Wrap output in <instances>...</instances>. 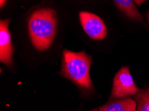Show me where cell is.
<instances>
[{
	"instance_id": "obj_1",
	"label": "cell",
	"mask_w": 149,
	"mask_h": 111,
	"mask_svg": "<svg viewBox=\"0 0 149 111\" xmlns=\"http://www.w3.org/2000/svg\"><path fill=\"white\" fill-rule=\"evenodd\" d=\"M58 28L57 13L51 8L35 11L28 21L31 41L37 50L44 51L52 44Z\"/></svg>"
},
{
	"instance_id": "obj_2",
	"label": "cell",
	"mask_w": 149,
	"mask_h": 111,
	"mask_svg": "<svg viewBox=\"0 0 149 111\" xmlns=\"http://www.w3.org/2000/svg\"><path fill=\"white\" fill-rule=\"evenodd\" d=\"M90 66L91 57L85 52L63 51L62 74L79 87L87 89L92 88Z\"/></svg>"
},
{
	"instance_id": "obj_3",
	"label": "cell",
	"mask_w": 149,
	"mask_h": 111,
	"mask_svg": "<svg viewBox=\"0 0 149 111\" xmlns=\"http://www.w3.org/2000/svg\"><path fill=\"white\" fill-rule=\"evenodd\" d=\"M139 92L140 89L135 85L129 69L128 67L121 68L114 77L112 98H124L138 94Z\"/></svg>"
},
{
	"instance_id": "obj_5",
	"label": "cell",
	"mask_w": 149,
	"mask_h": 111,
	"mask_svg": "<svg viewBox=\"0 0 149 111\" xmlns=\"http://www.w3.org/2000/svg\"><path fill=\"white\" fill-rule=\"evenodd\" d=\"M10 20L1 19L0 21V61L6 65H10L13 61L14 52L12 37L9 30Z\"/></svg>"
},
{
	"instance_id": "obj_6",
	"label": "cell",
	"mask_w": 149,
	"mask_h": 111,
	"mask_svg": "<svg viewBox=\"0 0 149 111\" xmlns=\"http://www.w3.org/2000/svg\"><path fill=\"white\" fill-rule=\"evenodd\" d=\"M92 111H136V101L130 98L114 101Z\"/></svg>"
},
{
	"instance_id": "obj_8",
	"label": "cell",
	"mask_w": 149,
	"mask_h": 111,
	"mask_svg": "<svg viewBox=\"0 0 149 111\" xmlns=\"http://www.w3.org/2000/svg\"><path fill=\"white\" fill-rule=\"evenodd\" d=\"M135 99L138 103L136 111H149V89L139 92Z\"/></svg>"
},
{
	"instance_id": "obj_9",
	"label": "cell",
	"mask_w": 149,
	"mask_h": 111,
	"mask_svg": "<svg viewBox=\"0 0 149 111\" xmlns=\"http://www.w3.org/2000/svg\"><path fill=\"white\" fill-rule=\"evenodd\" d=\"M133 1H134V2L136 4V5L140 6L141 5L142 3H143L144 1H146V0H133Z\"/></svg>"
},
{
	"instance_id": "obj_4",
	"label": "cell",
	"mask_w": 149,
	"mask_h": 111,
	"mask_svg": "<svg viewBox=\"0 0 149 111\" xmlns=\"http://www.w3.org/2000/svg\"><path fill=\"white\" fill-rule=\"evenodd\" d=\"M79 18L84 31L91 39L101 41L107 35V26L97 15L88 11H80Z\"/></svg>"
},
{
	"instance_id": "obj_10",
	"label": "cell",
	"mask_w": 149,
	"mask_h": 111,
	"mask_svg": "<svg viewBox=\"0 0 149 111\" xmlns=\"http://www.w3.org/2000/svg\"><path fill=\"white\" fill-rule=\"evenodd\" d=\"M7 0H0V7L2 8L4 5H5L6 2Z\"/></svg>"
},
{
	"instance_id": "obj_7",
	"label": "cell",
	"mask_w": 149,
	"mask_h": 111,
	"mask_svg": "<svg viewBox=\"0 0 149 111\" xmlns=\"http://www.w3.org/2000/svg\"><path fill=\"white\" fill-rule=\"evenodd\" d=\"M117 8L130 19L143 22V17L137 10L133 0H114Z\"/></svg>"
}]
</instances>
